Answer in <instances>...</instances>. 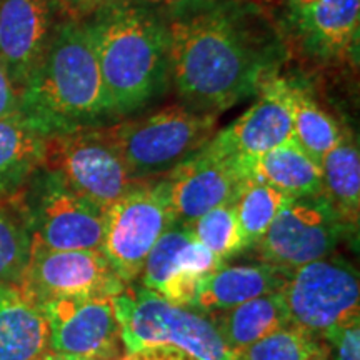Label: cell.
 <instances>
[{"label":"cell","instance_id":"obj_15","mask_svg":"<svg viewBox=\"0 0 360 360\" xmlns=\"http://www.w3.org/2000/svg\"><path fill=\"white\" fill-rule=\"evenodd\" d=\"M222 265L186 225L174 224L148 252L139 281L162 299L192 307L202 281Z\"/></svg>","mask_w":360,"mask_h":360},{"label":"cell","instance_id":"obj_24","mask_svg":"<svg viewBox=\"0 0 360 360\" xmlns=\"http://www.w3.org/2000/svg\"><path fill=\"white\" fill-rule=\"evenodd\" d=\"M342 135L339 122L319 105L309 90L292 82V141L319 165Z\"/></svg>","mask_w":360,"mask_h":360},{"label":"cell","instance_id":"obj_8","mask_svg":"<svg viewBox=\"0 0 360 360\" xmlns=\"http://www.w3.org/2000/svg\"><path fill=\"white\" fill-rule=\"evenodd\" d=\"M42 167L56 172L72 192L103 212L142 184L130 177L105 125L51 137Z\"/></svg>","mask_w":360,"mask_h":360},{"label":"cell","instance_id":"obj_9","mask_svg":"<svg viewBox=\"0 0 360 360\" xmlns=\"http://www.w3.org/2000/svg\"><path fill=\"white\" fill-rule=\"evenodd\" d=\"M175 220L164 180H147L105 210L102 254L125 285L141 277L148 252Z\"/></svg>","mask_w":360,"mask_h":360},{"label":"cell","instance_id":"obj_6","mask_svg":"<svg viewBox=\"0 0 360 360\" xmlns=\"http://www.w3.org/2000/svg\"><path fill=\"white\" fill-rule=\"evenodd\" d=\"M292 326L326 340L360 323V283L354 265L337 255L314 260L289 274L281 289Z\"/></svg>","mask_w":360,"mask_h":360},{"label":"cell","instance_id":"obj_20","mask_svg":"<svg viewBox=\"0 0 360 360\" xmlns=\"http://www.w3.org/2000/svg\"><path fill=\"white\" fill-rule=\"evenodd\" d=\"M322 195L342 224L352 231L360 215V152L354 132L347 127L335 147L322 159Z\"/></svg>","mask_w":360,"mask_h":360},{"label":"cell","instance_id":"obj_1","mask_svg":"<svg viewBox=\"0 0 360 360\" xmlns=\"http://www.w3.org/2000/svg\"><path fill=\"white\" fill-rule=\"evenodd\" d=\"M170 84L186 107L220 115L278 75L285 40L255 0H172Z\"/></svg>","mask_w":360,"mask_h":360},{"label":"cell","instance_id":"obj_26","mask_svg":"<svg viewBox=\"0 0 360 360\" xmlns=\"http://www.w3.org/2000/svg\"><path fill=\"white\" fill-rule=\"evenodd\" d=\"M292 200L277 188L249 179L233 202L244 249H252L265 236L282 207Z\"/></svg>","mask_w":360,"mask_h":360},{"label":"cell","instance_id":"obj_3","mask_svg":"<svg viewBox=\"0 0 360 360\" xmlns=\"http://www.w3.org/2000/svg\"><path fill=\"white\" fill-rule=\"evenodd\" d=\"M19 114L47 139L112 120L85 20L57 22L42 60L20 89Z\"/></svg>","mask_w":360,"mask_h":360},{"label":"cell","instance_id":"obj_31","mask_svg":"<svg viewBox=\"0 0 360 360\" xmlns=\"http://www.w3.org/2000/svg\"><path fill=\"white\" fill-rule=\"evenodd\" d=\"M117 2H122V0H57L58 8H62L67 17L80 20Z\"/></svg>","mask_w":360,"mask_h":360},{"label":"cell","instance_id":"obj_4","mask_svg":"<svg viewBox=\"0 0 360 360\" xmlns=\"http://www.w3.org/2000/svg\"><path fill=\"white\" fill-rule=\"evenodd\" d=\"M217 119L219 115L174 105L105 125V130L130 177L135 182H147L164 177L199 152L217 132Z\"/></svg>","mask_w":360,"mask_h":360},{"label":"cell","instance_id":"obj_22","mask_svg":"<svg viewBox=\"0 0 360 360\" xmlns=\"http://www.w3.org/2000/svg\"><path fill=\"white\" fill-rule=\"evenodd\" d=\"M229 350L254 344L290 323L281 292L247 300L224 312L207 315Z\"/></svg>","mask_w":360,"mask_h":360},{"label":"cell","instance_id":"obj_29","mask_svg":"<svg viewBox=\"0 0 360 360\" xmlns=\"http://www.w3.org/2000/svg\"><path fill=\"white\" fill-rule=\"evenodd\" d=\"M334 360H360V323L339 328L327 337Z\"/></svg>","mask_w":360,"mask_h":360},{"label":"cell","instance_id":"obj_19","mask_svg":"<svg viewBox=\"0 0 360 360\" xmlns=\"http://www.w3.org/2000/svg\"><path fill=\"white\" fill-rule=\"evenodd\" d=\"M47 141L20 114L0 119V199H12L44 165Z\"/></svg>","mask_w":360,"mask_h":360},{"label":"cell","instance_id":"obj_25","mask_svg":"<svg viewBox=\"0 0 360 360\" xmlns=\"http://www.w3.org/2000/svg\"><path fill=\"white\" fill-rule=\"evenodd\" d=\"M32 252V233L17 200L0 199V289L19 290Z\"/></svg>","mask_w":360,"mask_h":360},{"label":"cell","instance_id":"obj_28","mask_svg":"<svg viewBox=\"0 0 360 360\" xmlns=\"http://www.w3.org/2000/svg\"><path fill=\"white\" fill-rule=\"evenodd\" d=\"M186 227L193 238L222 264L232 255L245 250L233 204L215 207L193 222L186 224Z\"/></svg>","mask_w":360,"mask_h":360},{"label":"cell","instance_id":"obj_23","mask_svg":"<svg viewBox=\"0 0 360 360\" xmlns=\"http://www.w3.org/2000/svg\"><path fill=\"white\" fill-rule=\"evenodd\" d=\"M249 177L277 188L290 199L322 193L321 165L292 139L252 162Z\"/></svg>","mask_w":360,"mask_h":360},{"label":"cell","instance_id":"obj_10","mask_svg":"<svg viewBox=\"0 0 360 360\" xmlns=\"http://www.w3.org/2000/svg\"><path fill=\"white\" fill-rule=\"evenodd\" d=\"M347 231L322 193L302 197L282 207L255 249L262 262L290 274L332 255Z\"/></svg>","mask_w":360,"mask_h":360},{"label":"cell","instance_id":"obj_30","mask_svg":"<svg viewBox=\"0 0 360 360\" xmlns=\"http://www.w3.org/2000/svg\"><path fill=\"white\" fill-rule=\"evenodd\" d=\"M119 360H195L184 350L165 347V345H154L125 352Z\"/></svg>","mask_w":360,"mask_h":360},{"label":"cell","instance_id":"obj_33","mask_svg":"<svg viewBox=\"0 0 360 360\" xmlns=\"http://www.w3.org/2000/svg\"><path fill=\"white\" fill-rule=\"evenodd\" d=\"M39 360H84V359L70 357V355H64V354H57V352H53V350L49 349L47 352H44V355Z\"/></svg>","mask_w":360,"mask_h":360},{"label":"cell","instance_id":"obj_5","mask_svg":"<svg viewBox=\"0 0 360 360\" xmlns=\"http://www.w3.org/2000/svg\"><path fill=\"white\" fill-rule=\"evenodd\" d=\"M115 312L125 352L165 345L195 360H231V350L207 315L169 302L146 287L129 283L115 297Z\"/></svg>","mask_w":360,"mask_h":360},{"label":"cell","instance_id":"obj_12","mask_svg":"<svg viewBox=\"0 0 360 360\" xmlns=\"http://www.w3.org/2000/svg\"><path fill=\"white\" fill-rule=\"evenodd\" d=\"M49 327V349L84 360H119L120 326L115 297L77 295L40 307Z\"/></svg>","mask_w":360,"mask_h":360},{"label":"cell","instance_id":"obj_7","mask_svg":"<svg viewBox=\"0 0 360 360\" xmlns=\"http://www.w3.org/2000/svg\"><path fill=\"white\" fill-rule=\"evenodd\" d=\"M32 240L52 250L102 252L105 212L40 167L17 193Z\"/></svg>","mask_w":360,"mask_h":360},{"label":"cell","instance_id":"obj_18","mask_svg":"<svg viewBox=\"0 0 360 360\" xmlns=\"http://www.w3.org/2000/svg\"><path fill=\"white\" fill-rule=\"evenodd\" d=\"M287 277L289 274L265 262L222 265L202 281L191 309L204 315L224 312L247 300L281 292Z\"/></svg>","mask_w":360,"mask_h":360},{"label":"cell","instance_id":"obj_27","mask_svg":"<svg viewBox=\"0 0 360 360\" xmlns=\"http://www.w3.org/2000/svg\"><path fill=\"white\" fill-rule=\"evenodd\" d=\"M326 350L319 337L289 323L247 347L232 350L231 360H314Z\"/></svg>","mask_w":360,"mask_h":360},{"label":"cell","instance_id":"obj_32","mask_svg":"<svg viewBox=\"0 0 360 360\" xmlns=\"http://www.w3.org/2000/svg\"><path fill=\"white\" fill-rule=\"evenodd\" d=\"M19 114V90L12 84L6 67L0 64V119Z\"/></svg>","mask_w":360,"mask_h":360},{"label":"cell","instance_id":"obj_2","mask_svg":"<svg viewBox=\"0 0 360 360\" xmlns=\"http://www.w3.org/2000/svg\"><path fill=\"white\" fill-rule=\"evenodd\" d=\"M112 119L139 112L170 85L169 30L164 8L122 0L87 17Z\"/></svg>","mask_w":360,"mask_h":360},{"label":"cell","instance_id":"obj_14","mask_svg":"<svg viewBox=\"0 0 360 360\" xmlns=\"http://www.w3.org/2000/svg\"><path fill=\"white\" fill-rule=\"evenodd\" d=\"M160 179L164 180L175 220L186 225L215 207L233 204L250 177L238 162L205 143Z\"/></svg>","mask_w":360,"mask_h":360},{"label":"cell","instance_id":"obj_21","mask_svg":"<svg viewBox=\"0 0 360 360\" xmlns=\"http://www.w3.org/2000/svg\"><path fill=\"white\" fill-rule=\"evenodd\" d=\"M49 350L42 310L19 290L0 289V360H39Z\"/></svg>","mask_w":360,"mask_h":360},{"label":"cell","instance_id":"obj_35","mask_svg":"<svg viewBox=\"0 0 360 360\" xmlns=\"http://www.w3.org/2000/svg\"><path fill=\"white\" fill-rule=\"evenodd\" d=\"M328 354H330V350H326V352L323 354H321V355H317V357H315L314 360H328Z\"/></svg>","mask_w":360,"mask_h":360},{"label":"cell","instance_id":"obj_13","mask_svg":"<svg viewBox=\"0 0 360 360\" xmlns=\"http://www.w3.org/2000/svg\"><path fill=\"white\" fill-rule=\"evenodd\" d=\"M292 139V82L276 75L257 92V101L236 122L214 134L209 147L238 162L249 174L250 164Z\"/></svg>","mask_w":360,"mask_h":360},{"label":"cell","instance_id":"obj_17","mask_svg":"<svg viewBox=\"0 0 360 360\" xmlns=\"http://www.w3.org/2000/svg\"><path fill=\"white\" fill-rule=\"evenodd\" d=\"M305 52L322 62H342L357 51L360 0H317L290 8Z\"/></svg>","mask_w":360,"mask_h":360},{"label":"cell","instance_id":"obj_34","mask_svg":"<svg viewBox=\"0 0 360 360\" xmlns=\"http://www.w3.org/2000/svg\"><path fill=\"white\" fill-rule=\"evenodd\" d=\"M317 2V0H287L290 8H300V7H307L310 4Z\"/></svg>","mask_w":360,"mask_h":360},{"label":"cell","instance_id":"obj_11","mask_svg":"<svg viewBox=\"0 0 360 360\" xmlns=\"http://www.w3.org/2000/svg\"><path fill=\"white\" fill-rule=\"evenodd\" d=\"M125 287L102 252L52 250L32 240L30 260L19 292L40 309L64 297H117Z\"/></svg>","mask_w":360,"mask_h":360},{"label":"cell","instance_id":"obj_16","mask_svg":"<svg viewBox=\"0 0 360 360\" xmlns=\"http://www.w3.org/2000/svg\"><path fill=\"white\" fill-rule=\"evenodd\" d=\"M57 11V0H0V64L19 92L47 51Z\"/></svg>","mask_w":360,"mask_h":360}]
</instances>
